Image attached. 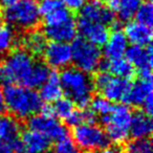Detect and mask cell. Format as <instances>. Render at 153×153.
Masks as SVG:
<instances>
[{
	"instance_id": "cell-9",
	"label": "cell",
	"mask_w": 153,
	"mask_h": 153,
	"mask_svg": "<svg viewBox=\"0 0 153 153\" xmlns=\"http://www.w3.org/2000/svg\"><path fill=\"white\" fill-rule=\"evenodd\" d=\"M28 129L43 134L49 140H57L68 135L66 127L58 119L38 112L27 119Z\"/></svg>"
},
{
	"instance_id": "cell-20",
	"label": "cell",
	"mask_w": 153,
	"mask_h": 153,
	"mask_svg": "<svg viewBox=\"0 0 153 153\" xmlns=\"http://www.w3.org/2000/svg\"><path fill=\"white\" fill-rule=\"evenodd\" d=\"M101 67L103 68L104 71L110 74L111 76L126 80H130L136 72L134 67L131 65V63L125 57L106 60L104 63L102 62Z\"/></svg>"
},
{
	"instance_id": "cell-22",
	"label": "cell",
	"mask_w": 153,
	"mask_h": 153,
	"mask_svg": "<svg viewBox=\"0 0 153 153\" xmlns=\"http://www.w3.org/2000/svg\"><path fill=\"white\" fill-rule=\"evenodd\" d=\"M21 133V124L19 120L11 114L0 115V138L12 145L19 140ZM14 149V148H13Z\"/></svg>"
},
{
	"instance_id": "cell-18",
	"label": "cell",
	"mask_w": 153,
	"mask_h": 153,
	"mask_svg": "<svg viewBox=\"0 0 153 153\" xmlns=\"http://www.w3.org/2000/svg\"><path fill=\"white\" fill-rule=\"evenodd\" d=\"M124 34L128 42L132 45L138 46H148L152 40V30L151 26H147L137 21H128L124 27Z\"/></svg>"
},
{
	"instance_id": "cell-24",
	"label": "cell",
	"mask_w": 153,
	"mask_h": 153,
	"mask_svg": "<svg viewBox=\"0 0 153 153\" xmlns=\"http://www.w3.org/2000/svg\"><path fill=\"white\" fill-rule=\"evenodd\" d=\"M49 74H51V70L46 64L41 63V62H35L32 70L26 76L23 86L32 88V89L40 88L42 84L47 80Z\"/></svg>"
},
{
	"instance_id": "cell-13",
	"label": "cell",
	"mask_w": 153,
	"mask_h": 153,
	"mask_svg": "<svg viewBox=\"0 0 153 153\" xmlns=\"http://www.w3.org/2000/svg\"><path fill=\"white\" fill-rule=\"evenodd\" d=\"M79 18L88 20V21L99 22L107 26H110L115 23L114 12L100 0L86 1L83 7L79 11Z\"/></svg>"
},
{
	"instance_id": "cell-29",
	"label": "cell",
	"mask_w": 153,
	"mask_h": 153,
	"mask_svg": "<svg viewBox=\"0 0 153 153\" xmlns=\"http://www.w3.org/2000/svg\"><path fill=\"white\" fill-rule=\"evenodd\" d=\"M124 153H153L150 138H133L126 143Z\"/></svg>"
},
{
	"instance_id": "cell-23",
	"label": "cell",
	"mask_w": 153,
	"mask_h": 153,
	"mask_svg": "<svg viewBox=\"0 0 153 153\" xmlns=\"http://www.w3.org/2000/svg\"><path fill=\"white\" fill-rule=\"evenodd\" d=\"M21 43L24 49L35 57V56H41L43 53L47 44V39L44 33L34 28L27 30V33L21 39Z\"/></svg>"
},
{
	"instance_id": "cell-32",
	"label": "cell",
	"mask_w": 153,
	"mask_h": 153,
	"mask_svg": "<svg viewBox=\"0 0 153 153\" xmlns=\"http://www.w3.org/2000/svg\"><path fill=\"white\" fill-rule=\"evenodd\" d=\"M53 153H83L69 136L57 140L53 149Z\"/></svg>"
},
{
	"instance_id": "cell-12",
	"label": "cell",
	"mask_w": 153,
	"mask_h": 153,
	"mask_svg": "<svg viewBox=\"0 0 153 153\" xmlns=\"http://www.w3.org/2000/svg\"><path fill=\"white\" fill-rule=\"evenodd\" d=\"M42 55L45 64L53 69L63 70L72 63L71 46L69 43L51 41L46 44Z\"/></svg>"
},
{
	"instance_id": "cell-16",
	"label": "cell",
	"mask_w": 153,
	"mask_h": 153,
	"mask_svg": "<svg viewBox=\"0 0 153 153\" xmlns=\"http://www.w3.org/2000/svg\"><path fill=\"white\" fill-rule=\"evenodd\" d=\"M129 46L127 38L122 30L115 27L109 33V36L105 44L103 45V55L106 60L117 59L125 57L126 51Z\"/></svg>"
},
{
	"instance_id": "cell-8",
	"label": "cell",
	"mask_w": 153,
	"mask_h": 153,
	"mask_svg": "<svg viewBox=\"0 0 153 153\" xmlns=\"http://www.w3.org/2000/svg\"><path fill=\"white\" fill-rule=\"evenodd\" d=\"M92 81L94 89L99 90L101 96L106 98L107 100L112 103H126L131 87L130 80L111 76L110 74L102 70L97 74Z\"/></svg>"
},
{
	"instance_id": "cell-37",
	"label": "cell",
	"mask_w": 153,
	"mask_h": 153,
	"mask_svg": "<svg viewBox=\"0 0 153 153\" xmlns=\"http://www.w3.org/2000/svg\"><path fill=\"white\" fill-rule=\"evenodd\" d=\"M1 1V3H2L3 5H5V7H9V5L13 4V3L17 2V1H19V0H0Z\"/></svg>"
},
{
	"instance_id": "cell-31",
	"label": "cell",
	"mask_w": 153,
	"mask_h": 153,
	"mask_svg": "<svg viewBox=\"0 0 153 153\" xmlns=\"http://www.w3.org/2000/svg\"><path fill=\"white\" fill-rule=\"evenodd\" d=\"M91 109L90 110L96 115H99L101 117H104L111 111L113 107V103L107 100L103 96H98L91 99L89 103Z\"/></svg>"
},
{
	"instance_id": "cell-5",
	"label": "cell",
	"mask_w": 153,
	"mask_h": 153,
	"mask_svg": "<svg viewBox=\"0 0 153 153\" xmlns=\"http://www.w3.org/2000/svg\"><path fill=\"white\" fill-rule=\"evenodd\" d=\"M3 18L10 26L30 30L37 27L41 19L36 0H19L5 7Z\"/></svg>"
},
{
	"instance_id": "cell-33",
	"label": "cell",
	"mask_w": 153,
	"mask_h": 153,
	"mask_svg": "<svg viewBox=\"0 0 153 153\" xmlns=\"http://www.w3.org/2000/svg\"><path fill=\"white\" fill-rule=\"evenodd\" d=\"M87 0H61L62 4L70 12H78L83 7Z\"/></svg>"
},
{
	"instance_id": "cell-11",
	"label": "cell",
	"mask_w": 153,
	"mask_h": 153,
	"mask_svg": "<svg viewBox=\"0 0 153 153\" xmlns=\"http://www.w3.org/2000/svg\"><path fill=\"white\" fill-rule=\"evenodd\" d=\"M126 105L143 108L145 112L151 114L153 109V86L151 80L140 79L131 83Z\"/></svg>"
},
{
	"instance_id": "cell-35",
	"label": "cell",
	"mask_w": 153,
	"mask_h": 153,
	"mask_svg": "<svg viewBox=\"0 0 153 153\" xmlns=\"http://www.w3.org/2000/svg\"><path fill=\"white\" fill-rule=\"evenodd\" d=\"M97 153H124V152H123V150L120 149V147L117 146V145H113V146H108V145H107L106 147H104L102 150H100Z\"/></svg>"
},
{
	"instance_id": "cell-14",
	"label": "cell",
	"mask_w": 153,
	"mask_h": 153,
	"mask_svg": "<svg viewBox=\"0 0 153 153\" xmlns=\"http://www.w3.org/2000/svg\"><path fill=\"white\" fill-rule=\"evenodd\" d=\"M76 30L81 38L99 47L105 44L110 33L109 26L99 22L88 21L82 18H79L76 21Z\"/></svg>"
},
{
	"instance_id": "cell-10",
	"label": "cell",
	"mask_w": 153,
	"mask_h": 153,
	"mask_svg": "<svg viewBox=\"0 0 153 153\" xmlns=\"http://www.w3.org/2000/svg\"><path fill=\"white\" fill-rule=\"evenodd\" d=\"M125 57L131 63L134 69L137 70L140 79L152 80V64L153 53L151 45L148 46H138L131 45L128 46Z\"/></svg>"
},
{
	"instance_id": "cell-38",
	"label": "cell",
	"mask_w": 153,
	"mask_h": 153,
	"mask_svg": "<svg viewBox=\"0 0 153 153\" xmlns=\"http://www.w3.org/2000/svg\"><path fill=\"white\" fill-rule=\"evenodd\" d=\"M0 25H1V17H0Z\"/></svg>"
},
{
	"instance_id": "cell-28",
	"label": "cell",
	"mask_w": 153,
	"mask_h": 153,
	"mask_svg": "<svg viewBox=\"0 0 153 153\" xmlns=\"http://www.w3.org/2000/svg\"><path fill=\"white\" fill-rule=\"evenodd\" d=\"M97 120V115L92 112L90 109L87 108H79L74 109L69 117L66 120V123L71 127L81 125L85 123H94Z\"/></svg>"
},
{
	"instance_id": "cell-17",
	"label": "cell",
	"mask_w": 153,
	"mask_h": 153,
	"mask_svg": "<svg viewBox=\"0 0 153 153\" xmlns=\"http://www.w3.org/2000/svg\"><path fill=\"white\" fill-rule=\"evenodd\" d=\"M46 39H49L53 42L70 43L76 38L78 30H76V21L74 18L61 24L53 26H44L43 30Z\"/></svg>"
},
{
	"instance_id": "cell-15",
	"label": "cell",
	"mask_w": 153,
	"mask_h": 153,
	"mask_svg": "<svg viewBox=\"0 0 153 153\" xmlns=\"http://www.w3.org/2000/svg\"><path fill=\"white\" fill-rule=\"evenodd\" d=\"M19 142L20 153H47L51 147V140L30 129L24 131L19 136Z\"/></svg>"
},
{
	"instance_id": "cell-27",
	"label": "cell",
	"mask_w": 153,
	"mask_h": 153,
	"mask_svg": "<svg viewBox=\"0 0 153 153\" xmlns=\"http://www.w3.org/2000/svg\"><path fill=\"white\" fill-rule=\"evenodd\" d=\"M76 105L74 104L70 99L68 98H60L56 102L51 103V109H53V114L56 119L63 120L66 122V120L71 115V113L76 109Z\"/></svg>"
},
{
	"instance_id": "cell-1",
	"label": "cell",
	"mask_w": 153,
	"mask_h": 153,
	"mask_svg": "<svg viewBox=\"0 0 153 153\" xmlns=\"http://www.w3.org/2000/svg\"><path fill=\"white\" fill-rule=\"evenodd\" d=\"M4 107L18 120H27L40 111L43 102L39 92L23 85H5L2 89Z\"/></svg>"
},
{
	"instance_id": "cell-3",
	"label": "cell",
	"mask_w": 153,
	"mask_h": 153,
	"mask_svg": "<svg viewBox=\"0 0 153 153\" xmlns=\"http://www.w3.org/2000/svg\"><path fill=\"white\" fill-rule=\"evenodd\" d=\"M35 62L34 56L24 48L13 49L0 62V83L23 85Z\"/></svg>"
},
{
	"instance_id": "cell-30",
	"label": "cell",
	"mask_w": 153,
	"mask_h": 153,
	"mask_svg": "<svg viewBox=\"0 0 153 153\" xmlns=\"http://www.w3.org/2000/svg\"><path fill=\"white\" fill-rule=\"evenodd\" d=\"M135 21L145 24L147 26H152L153 22V5L150 0H145L140 3V7L135 13Z\"/></svg>"
},
{
	"instance_id": "cell-34",
	"label": "cell",
	"mask_w": 153,
	"mask_h": 153,
	"mask_svg": "<svg viewBox=\"0 0 153 153\" xmlns=\"http://www.w3.org/2000/svg\"><path fill=\"white\" fill-rule=\"evenodd\" d=\"M13 145L0 138V153H13Z\"/></svg>"
},
{
	"instance_id": "cell-25",
	"label": "cell",
	"mask_w": 153,
	"mask_h": 153,
	"mask_svg": "<svg viewBox=\"0 0 153 153\" xmlns=\"http://www.w3.org/2000/svg\"><path fill=\"white\" fill-rule=\"evenodd\" d=\"M143 1L144 0H117L113 12L121 21L128 22L134 18Z\"/></svg>"
},
{
	"instance_id": "cell-21",
	"label": "cell",
	"mask_w": 153,
	"mask_h": 153,
	"mask_svg": "<svg viewBox=\"0 0 153 153\" xmlns=\"http://www.w3.org/2000/svg\"><path fill=\"white\" fill-rule=\"evenodd\" d=\"M39 96L42 102H46L48 104L56 102L63 97V89H62L59 74L51 71V74L48 76L47 80L40 87Z\"/></svg>"
},
{
	"instance_id": "cell-2",
	"label": "cell",
	"mask_w": 153,
	"mask_h": 153,
	"mask_svg": "<svg viewBox=\"0 0 153 153\" xmlns=\"http://www.w3.org/2000/svg\"><path fill=\"white\" fill-rule=\"evenodd\" d=\"M63 94L79 108H87L94 98V85L90 76L76 67H67L59 74Z\"/></svg>"
},
{
	"instance_id": "cell-19",
	"label": "cell",
	"mask_w": 153,
	"mask_h": 153,
	"mask_svg": "<svg viewBox=\"0 0 153 153\" xmlns=\"http://www.w3.org/2000/svg\"><path fill=\"white\" fill-rule=\"evenodd\" d=\"M153 123L149 113L144 110L132 113L130 123V136L133 138H149L152 134Z\"/></svg>"
},
{
	"instance_id": "cell-26",
	"label": "cell",
	"mask_w": 153,
	"mask_h": 153,
	"mask_svg": "<svg viewBox=\"0 0 153 153\" xmlns=\"http://www.w3.org/2000/svg\"><path fill=\"white\" fill-rule=\"evenodd\" d=\"M18 42L13 26L0 25V57H4L13 51Z\"/></svg>"
},
{
	"instance_id": "cell-7",
	"label": "cell",
	"mask_w": 153,
	"mask_h": 153,
	"mask_svg": "<svg viewBox=\"0 0 153 153\" xmlns=\"http://www.w3.org/2000/svg\"><path fill=\"white\" fill-rule=\"evenodd\" d=\"M70 46L72 62L76 65V68L90 74L101 67L103 53L99 46L81 37L74 39Z\"/></svg>"
},
{
	"instance_id": "cell-36",
	"label": "cell",
	"mask_w": 153,
	"mask_h": 153,
	"mask_svg": "<svg viewBox=\"0 0 153 153\" xmlns=\"http://www.w3.org/2000/svg\"><path fill=\"white\" fill-rule=\"evenodd\" d=\"M4 99H3V91L2 89H0V115L3 114V111H4Z\"/></svg>"
},
{
	"instance_id": "cell-4",
	"label": "cell",
	"mask_w": 153,
	"mask_h": 153,
	"mask_svg": "<svg viewBox=\"0 0 153 153\" xmlns=\"http://www.w3.org/2000/svg\"><path fill=\"white\" fill-rule=\"evenodd\" d=\"M132 113L133 112L128 105L117 103L113 105L111 111L106 117H102L108 140L113 145L120 146L128 142V138L130 137Z\"/></svg>"
},
{
	"instance_id": "cell-6",
	"label": "cell",
	"mask_w": 153,
	"mask_h": 153,
	"mask_svg": "<svg viewBox=\"0 0 153 153\" xmlns=\"http://www.w3.org/2000/svg\"><path fill=\"white\" fill-rule=\"evenodd\" d=\"M71 140L82 152L86 153L99 152L109 143L104 128L97 122L72 127Z\"/></svg>"
}]
</instances>
